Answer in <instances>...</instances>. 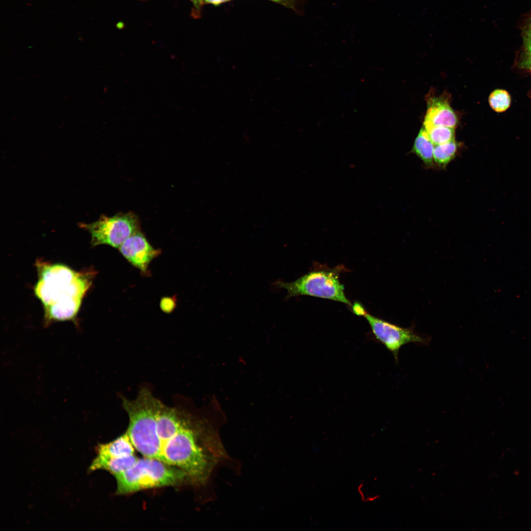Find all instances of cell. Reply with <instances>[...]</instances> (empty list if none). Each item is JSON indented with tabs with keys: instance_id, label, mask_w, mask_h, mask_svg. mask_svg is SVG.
Returning <instances> with one entry per match:
<instances>
[{
	"instance_id": "obj_19",
	"label": "cell",
	"mask_w": 531,
	"mask_h": 531,
	"mask_svg": "<svg viewBox=\"0 0 531 531\" xmlns=\"http://www.w3.org/2000/svg\"><path fill=\"white\" fill-rule=\"evenodd\" d=\"M229 0H201V1L202 4L204 3H207L217 5Z\"/></svg>"
},
{
	"instance_id": "obj_20",
	"label": "cell",
	"mask_w": 531,
	"mask_h": 531,
	"mask_svg": "<svg viewBox=\"0 0 531 531\" xmlns=\"http://www.w3.org/2000/svg\"><path fill=\"white\" fill-rule=\"evenodd\" d=\"M191 0L192 2H193L194 5H195L196 6V7H198L200 5H201L200 0Z\"/></svg>"
},
{
	"instance_id": "obj_11",
	"label": "cell",
	"mask_w": 531,
	"mask_h": 531,
	"mask_svg": "<svg viewBox=\"0 0 531 531\" xmlns=\"http://www.w3.org/2000/svg\"><path fill=\"white\" fill-rule=\"evenodd\" d=\"M435 145L430 139L425 129L421 128L416 137L413 151L427 166L433 164V152Z\"/></svg>"
},
{
	"instance_id": "obj_7",
	"label": "cell",
	"mask_w": 531,
	"mask_h": 531,
	"mask_svg": "<svg viewBox=\"0 0 531 531\" xmlns=\"http://www.w3.org/2000/svg\"><path fill=\"white\" fill-rule=\"evenodd\" d=\"M118 249L131 265L144 273L147 272L151 261L160 253V251L149 244L140 231L130 236Z\"/></svg>"
},
{
	"instance_id": "obj_22",
	"label": "cell",
	"mask_w": 531,
	"mask_h": 531,
	"mask_svg": "<svg viewBox=\"0 0 531 531\" xmlns=\"http://www.w3.org/2000/svg\"></svg>"
},
{
	"instance_id": "obj_2",
	"label": "cell",
	"mask_w": 531,
	"mask_h": 531,
	"mask_svg": "<svg viewBox=\"0 0 531 531\" xmlns=\"http://www.w3.org/2000/svg\"><path fill=\"white\" fill-rule=\"evenodd\" d=\"M36 296L44 308L72 299L82 300L91 284L93 271L76 272L61 264L37 263Z\"/></svg>"
},
{
	"instance_id": "obj_6",
	"label": "cell",
	"mask_w": 531,
	"mask_h": 531,
	"mask_svg": "<svg viewBox=\"0 0 531 531\" xmlns=\"http://www.w3.org/2000/svg\"><path fill=\"white\" fill-rule=\"evenodd\" d=\"M364 317L375 339L392 354L396 362L398 361L399 350L404 345L413 343L427 345L429 342L428 337L417 333L413 326L402 327L368 313Z\"/></svg>"
},
{
	"instance_id": "obj_8",
	"label": "cell",
	"mask_w": 531,
	"mask_h": 531,
	"mask_svg": "<svg viewBox=\"0 0 531 531\" xmlns=\"http://www.w3.org/2000/svg\"><path fill=\"white\" fill-rule=\"evenodd\" d=\"M457 123L455 113L444 98L437 97L429 100L424 124L455 128Z\"/></svg>"
},
{
	"instance_id": "obj_14",
	"label": "cell",
	"mask_w": 531,
	"mask_h": 531,
	"mask_svg": "<svg viewBox=\"0 0 531 531\" xmlns=\"http://www.w3.org/2000/svg\"><path fill=\"white\" fill-rule=\"evenodd\" d=\"M489 103L491 108L498 113L505 111L510 107L511 97L508 92L503 89L494 90L489 96Z\"/></svg>"
},
{
	"instance_id": "obj_13",
	"label": "cell",
	"mask_w": 531,
	"mask_h": 531,
	"mask_svg": "<svg viewBox=\"0 0 531 531\" xmlns=\"http://www.w3.org/2000/svg\"><path fill=\"white\" fill-rule=\"evenodd\" d=\"M457 148L455 140L435 146L433 152L434 162L440 166L444 167L447 165L455 157Z\"/></svg>"
},
{
	"instance_id": "obj_15",
	"label": "cell",
	"mask_w": 531,
	"mask_h": 531,
	"mask_svg": "<svg viewBox=\"0 0 531 531\" xmlns=\"http://www.w3.org/2000/svg\"><path fill=\"white\" fill-rule=\"evenodd\" d=\"M524 44L525 50L526 62L531 65V18L529 20L524 31Z\"/></svg>"
},
{
	"instance_id": "obj_1",
	"label": "cell",
	"mask_w": 531,
	"mask_h": 531,
	"mask_svg": "<svg viewBox=\"0 0 531 531\" xmlns=\"http://www.w3.org/2000/svg\"><path fill=\"white\" fill-rule=\"evenodd\" d=\"M128 414L126 433L143 457L178 468L196 485L205 484L230 457L217 431L191 423L177 409L142 389L134 400L122 398Z\"/></svg>"
},
{
	"instance_id": "obj_4",
	"label": "cell",
	"mask_w": 531,
	"mask_h": 531,
	"mask_svg": "<svg viewBox=\"0 0 531 531\" xmlns=\"http://www.w3.org/2000/svg\"><path fill=\"white\" fill-rule=\"evenodd\" d=\"M344 268L342 266L320 268L309 271L293 282L278 281L275 285L287 290V298L310 295L341 302L352 307L344 293V286L339 280L340 274Z\"/></svg>"
},
{
	"instance_id": "obj_5",
	"label": "cell",
	"mask_w": 531,
	"mask_h": 531,
	"mask_svg": "<svg viewBox=\"0 0 531 531\" xmlns=\"http://www.w3.org/2000/svg\"><path fill=\"white\" fill-rule=\"evenodd\" d=\"M80 227L90 234L93 246L107 244L118 248L130 236L140 231L139 218L132 212L119 213L111 217L102 215L98 220L82 223Z\"/></svg>"
},
{
	"instance_id": "obj_18",
	"label": "cell",
	"mask_w": 531,
	"mask_h": 531,
	"mask_svg": "<svg viewBox=\"0 0 531 531\" xmlns=\"http://www.w3.org/2000/svg\"><path fill=\"white\" fill-rule=\"evenodd\" d=\"M352 308L354 313L357 316H364L367 313L363 306L358 302H354Z\"/></svg>"
},
{
	"instance_id": "obj_9",
	"label": "cell",
	"mask_w": 531,
	"mask_h": 531,
	"mask_svg": "<svg viewBox=\"0 0 531 531\" xmlns=\"http://www.w3.org/2000/svg\"><path fill=\"white\" fill-rule=\"evenodd\" d=\"M135 449L125 432L111 442L99 443L96 447L95 458L106 459L127 457L134 455Z\"/></svg>"
},
{
	"instance_id": "obj_10",
	"label": "cell",
	"mask_w": 531,
	"mask_h": 531,
	"mask_svg": "<svg viewBox=\"0 0 531 531\" xmlns=\"http://www.w3.org/2000/svg\"><path fill=\"white\" fill-rule=\"evenodd\" d=\"M139 458L134 454L124 457L113 458L106 459L95 458L88 468V472L103 470L112 475L123 472L132 467Z\"/></svg>"
},
{
	"instance_id": "obj_21",
	"label": "cell",
	"mask_w": 531,
	"mask_h": 531,
	"mask_svg": "<svg viewBox=\"0 0 531 531\" xmlns=\"http://www.w3.org/2000/svg\"><path fill=\"white\" fill-rule=\"evenodd\" d=\"M200 1H201V0H200ZM201 4H202V3H201Z\"/></svg>"
},
{
	"instance_id": "obj_3",
	"label": "cell",
	"mask_w": 531,
	"mask_h": 531,
	"mask_svg": "<svg viewBox=\"0 0 531 531\" xmlns=\"http://www.w3.org/2000/svg\"><path fill=\"white\" fill-rule=\"evenodd\" d=\"M116 494L124 495L144 489L174 486L189 480L181 470L159 460L143 457L126 471L114 475Z\"/></svg>"
},
{
	"instance_id": "obj_16",
	"label": "cell",
	"mask_w": 531,
	"mask_h": 531,
	"mask_svg": "<svg viewBox=\"0 0 531 531\" xmlns=\"http://www.w3.org/2000/svg\"><path fill=\"white\" fill-rule=\"evenodd\" d=\"M289 8L299 14L303 13L305 0H270Z\"/></svg>"
},
{
	"instance_id": "obj_17",
	"label": "cell",
	"mask_w": 531,
	"mask_h": 531,
	"mask_svg": "<svg viewBox=\"0 0 531 531\" xmlns=\"http://www.w3.org/2000/svg\"><path fill=\"white\" fill-rule=\"evenodd\" d=\"M177 306L176 296H165L160 301V307L161 310L166 313L172 312Z\"/></svg>"
},
{
	"instance_id": "obj_12",
	"label": "cell",
	"mask_w": 531,
	"mask_h": 531,
	"mask_svg": "<svg viewBox=\"0 0 531 531\" xmlns=\"http://www.w3.org/2000/svg\"><path fill=\"white\" fill-rule=\"evenodd\" d=\"M423 127L435 146L445 144L454 140V128L424 124Z\"/></svg>"
}]
</instances>
